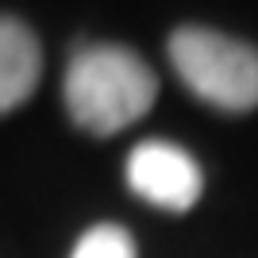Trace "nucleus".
Here are the masks:
<instances>
[{
	"mask_svg": "<svg viewBox=\"0 0 258 258\" xmlns=\"http://www.w3.org/2000/svg\"><path fill=\"white\" fill-rule=\"evenodd\" d=\"M70 258H135V239L119 224H97L77 239Z\"/></svg>",
	"mask_w": 258,
	"mask_h": 258,
	"instance_id": "obj_5",
	"label": "nucleus"
},
{
	"mask_svg": "<svg viewBox=\"0 0 258 258\" xmlns=\"http://www.w3.org/2000/svg\"><path fill=\"white\" fill-rule=\"evenodd\" d=\"M62 97L77 127L93 135H116L154 108L158 77L127 46L93 43L70 58Z\"/></svg>",
	"mask_w": 258,
	"mask_h": 258,
	"instance_id": "obj_1",
	"label": "nucleus"
},
{
	"mask_svg": "<svg viewBox=\"0 0 258 258\" xmlns=\"http://www.w3.org/2000/svg\"><path fill=\"white\" fill-rule=\"evenodd\" d=\"M127 185L147 205L166 212H189L201 201L205 177L193 154L166 139H147L127 154Z\"/></svg>",
	"mask_w": 258,
	"mask_h": 258,
	"instance_id": "obj_3",
	"label": "nucleus"
},
{
	"mask_svg": "<svg viewBox=\"0 0 258 258\" xmlns=\"http://www.w3.org/2000/svg\"><path fill=\"white\" fill-rule=\"evenodd\" d=\"M170 62L185 85L212 108L250 112L258 104V46L212 27H177Z\"/></svg>",
	"mask_w": 258,
	"mask_h": 258,
	"instance_id": "obj_2",
	"label": "nucleus"
},
{
	"mask_svg": "<svg viewBox=\"0 0 258 258\" xmlns=\"http://www.w3.org/2000/svg\"><path fill=\"white\" fill-rule=\"evenodd\" d=\"M43 77V46L27 23L0 16V116L31 100Z\"/></svg>",
	"mask_w": 258,
	"mask_h": 258,
	"instance_id": "obj_4",
	"label": "nucleus"
}]
</instances>
